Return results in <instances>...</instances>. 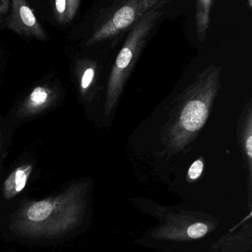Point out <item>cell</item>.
<instances>
[{
	"mask_svg": "<svg viewBox=\"0 0 252 252\" xmlns=\"http://www.w3.org/2000/svg\"><path fill=\"white\" fill-rule=\"evenodd\" d=\"M84 204L77 195L36 201L22 209L11 220L18 236L51 239L68 235L82 221Z\"/></svg>",
	"mask_w": 252,
	"mask_h": 252,
	"instance_id": "6da1fadb",
	"label": "cell"
},
{
	"mask_svg": "<svg viewBox=\"0 0 252 252\" xmlns=\"http://www.w3.org/2000/svg\"><path fill=\"white\" fill-rule=\"evenodd\" d=\"M150 9L149 0H100L93 15L87 45L108 41L114 45Z\"/></svg>",
	"mask_w": 252,
	"mask_h": 252,
	"instance_id": "7a4b0ae2",
	"label": "cell"
},
{
	"mask_svg": "<svg viewBox=\"0 0 252 252\" xmlns=\"http://www.w3.org/2000/svg\"><path fill=\"white\" fill-rule=\"evenodd\" d=\"M164 13L150 9L146 11L126 34L122 48L117 56L108 90L109 109L114 106L121 92L124 78L133 67L149 38L156 32Z\"/></svg>",
	"mask_w": 252,
	"mask_h": 252,
	"instance_id": "3957f363",
	"label": "cell"
},
{
	"mask_svg": "<svg viewBox=\"0 0 252 252\" xmlns=\"http://www.w3.org/2000/svg\"><path fill=\"white\" fill-rule=\"evenodd\" d=\"M213 229L211 223L194 221L189 218L175 216L154 230L152 238L173 241H190L206 236Z\"/></svg>",
	"mask_w": 252,
	"mask_h": 252,
	"instance_id": "277c9868",
	"label": "cell"
},
{
	"mask_svg": "<svg viewBox=\"0 0 252 252\" xmlns=\"http://www.w3.org/2000/svg\"><path fill=\"white\" fill-rule=\"evenodd\" d=\"M9 29L19 35L43 40L45 32L27 0H11V11L7 20Z\"/></svg>",
	"mask_w": 252,
	"mask_h": 252,
	"instance_id": "5b68a950",
	"label": "cell"
},
{
	"mask_svg": "<svg viewBox=\"0 0 252 252\" xmlns=\"http://www.w3.org/2000/svg\"><path fill=\"white\" fill-rule=\"evenodd\" d=\"M213 97V89L208 91L198 92L183 106L178 126L182 132L198 131L207 122L209 108Z\"/></svg>",
	"mask_w": 252,
	"mask_h": 252,
	"instance_id": "8992f818",
	"label": "cell"
},
{
	"mask_svg": "<svg viewBox=\"0 0 252 252\" xmlns=\"http://www.w3.org/2000/svg\"><path fill=\"white\" fill-rule=\"evenodd\" d=\"M213 0H195V27L201 42L205 41L211 20Z\"/></svg>",
	"mask_w": 252,
	"mask_h": 252,
	"instance_id": "52a82bcc",
	"label": "cell"
},
{
	"mask_svg": "<svg viewBox=\"0 0 252 252\" xmlns=\"http://www.w3.org/2000/svg\"><path fill=\"white\" fill-rule=\"evenodd\" d=\"M31 171V166L23 167L17 169L7 178L4 186V195L6 198H13L25 188Z\"/></svg>",
	"mask_w": 252,
	"mask_h": 252,
	"instance_id": "ba28073f",
	"label": "cell"
},
{
	"mask_svg": "<svg viewBox=\"0 0 252 252\" xmlns=\"http://www.w3.org/2000/svg\"><path fill=\"white\" fill-rule=\"evenodd\" d=\"M68 1L67 0H54V16L58 23L61 25L67 22Z\"/></svg>",
	"mask_w": 252,
	"mask_h": 252,
	"instance_id": "9c48e42d",
	"label": "cell"
},
{
	"mask_svg": "<svg viewBox=\"0 0 252 252\" xmlns=\"http://www.w3.org/2000/svg\"><path fill=\"white\" fill-rule=\"evenodd\" d=\"M68 1V11H67V22L70 23L73 20L79 8L81 0H67Z\"/></svg>",
	"mask_w": 252,
	"mask_h": 252,
	"instance_id": "30bf717a",
	"label": "cell"
},
{
	"mask_svg": "<svg viewBox=\"0 0 252 252\" xmlns=\"http://www.w3.org/2000/svg\"><path fill=\"white\" fill-rule=\"evenodd\" d=\"M203 170H204V164L203 161L201 160H197L196 161L193 163L191 166L189 170V177L192 180H195L198 179L201 176Z\"/></svg>",
	"mask_w": 252,
	"mask_h": 252,
	"instance_id": "8fae6325",
	"label": "cell"
},
{
	"mask_svg": "<svg viewBox=\"0 0 252 252\" xmlns=\"http://www.w3.org/2000/svg\"><path fill=\"white\" fill-rule=\"evenodd\" d=\"M47 93L41 87H38V88L35 89L31 95V100L36 104H40V103H44L47 100Z\"/></svg>",
	"mask_w": 252,
	"mask_h": 252,
	"instance_id": "7c38bea8",
	"label": "cell"
},
{
	"mask_svg": "<svg viewBox=\"0 0 252 252\" xmlns=\"http://www.w3.org/2000/svg\"><path fill=\"white\" fill-rule=\"evenodd\" d=\"M94 76V70L92 68H88L87 70L84 72V75L81 80V87L83 89L87 88L91 83Z\"/></svg>",
	"mask_w": 252,
	"mask_h": 252,
	"instance_id": "4fadbf2b",
	"label": "cell"
},
{
	"mask_svg": "<svg viewBox=\"0 0 252 252\" xmlns=\"http://www.w3.org/2000/svg\"><path fill=\"white\" fill-rule=\"evenodd\" d=\"M173 0H149V4L152 9L161 10L164 6L168 3L171 2Z\"/></svg>",
	"mask_w": 252,
	"mask_h": 252,
	"instance_id": "5bb4252c",
	"label": "cell"
},
{
	"mask_svg": "<svg viewBox=\"0 0 252 252\" xmlns=\"http://www.w3.org/2000/svg\"><path fill=\"white\" fill-rule=\"evenodd\" d=\"M246 150H247V154L248 155L249 158H250V161L252 159V128L251 126L249 129V135L246 139L245 142Z\"/></svg>",
	"mask_w": 252,
	"mask_h": 252,
	"instance_id": "9a60e30c",
	"label": "cell"
},
{
	"mask_svg": "<svg viewBox=\"0 0 252 252\" xmlns=\"http://www.w3.org/2000/svg\"><path fill=\"white\" fill-rule=\"evenodd\" d=\"M8 7V0H0V16L7 13Z\"/></svg>",
	"mask_w": 252,
	"mask_h": 252,
	"instance_id": "2e32d148",
	"label": "cell"
},
{
	"mask_svg": "<svg viewBox=\"0 0 252 252\" xmlns=\"http://www.w3.org/2000/svg\"><path fill=\"white\" fill-rule=\"evenodd\" d=\"M248 6H249V7H250V9H252V0H249Z\"/></svg>",
	"mask_w": 252,
	"mask_h": 252,
	"instance_id": "e0dca14e",
	"label": "cell"
}]
</instances>
